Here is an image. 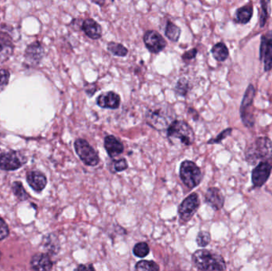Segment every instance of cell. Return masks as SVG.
<instances>
[{"instance_id": "cell-1", "label": "cell", "mask_w": 272, "mask_h": 271, "mask_svg": "<svg viewBox=\"0 0 272 271\" xmlns=\"http://www.w3.org/2000/svg\"><path fill=\"white\" fill-rule=\"evenodd\" d=\"M194 266L200 270H224L226 263L223 257L208 250H198L192 255Z\"/></svg>"}, {"instance_id": "cell-2", "label": "cell", "mask_w": 272, "mask_h": 271, "mask_svg": "<svg viewBox=\"0 0 272 271\" xmlns=\"http://www.w3.org/2000/svg\"><path fill=\"white\" fill-rule=\"evenodd\" d=\"M246 161L251 165L272 160V142L267 137H259L247 148Z\"/></svg>"}, {"instance_id": "cell-3", "label": "cell", "mask_w": 272, "mask_h": 271, "mask_svg": "<svg viewBox=\"0 0 272 271\" xmlns=\"http://www.w3.org/2000/svg\"><path fill=\"white\" fill-rule=\"evenodd\" d=\"M167 137L170 140L177 141L185 146L192 145L194 141V132L192 127L183 120H174L167 128Z\"/></svg>"}, {"instance_id": "cell-4", "label": "cell", "mask_w": 272, "mask_h": 271, "mask_svg": "<svg viewBox=\"0 0 272 271\" xmlns=\"http://www.w3.org/2000/svg\"><path fill=\"white\" fill-rule=\"evenodd\" d=\"M180 177L189 189H194L199 186L202 180L201 171L192 161L186 160L180 166Z\"/></svg>"}, {"instance_id": "cell-5", "label": "cell", "mask_w": 272, "mask_h": 271, "mask_svg": "<svg viewBox=\"0 0 272 271\" xmlns=\"http://www.w3.org/2000/svg\"><path fill=\"white\" fill-rule=\"evenodd\" d=\"M255 95V87L252 84H249L244 93L241 106V117L244 124L248 127H252L255 124V119L252 111Z\"/></svg>"}, {"instance_id": "cell-6", "label": "cell", "mask_w": 272, "mask_h": 271, "mask_svg": "<svg viewBox=\"0 0 272 271\" xmlns=\"http://www.w3.org/2000/svg\"><path fill=\"white\" fill-rule=\"evenodd\" d=\"M75 151L80 160L89 166H96L100 162L99 156L89 143L84 140L78 139L74 143Z\"/></svg>"}, {"instance_id": "cell-7", "label": "cell", "mask_w": 272, "mask_h": 271, "mask_svg": "<svg viewBox=\"0 0 272 271\" xmlns=\"http://www.w3.org/2000/svg\"><path fill=\"white\" fill-rule=\"evenodd\" d=\"M200 206L199 197L194 193L185 199L178 208L180 223H185L192 219Z\"/></svg>"}, {"instance_id": "cell-8", "label": "cell", "mask_w": 272, "mask_h": 271, "mask_svg": "<svg viewBox=\"0 0 272 271\" xmlns=\"http://www.w3.org/2000/svg\"><path fill=\"white\" fill-rule=\"evenodd\" d=\"M44 57V48L38 41L27 46L24 54V65L26 68H34L39 65Z\"/></svg>"}, {"instance_id": "cell-9", "label": "cell", "mask_w": 272, "mask_h": 271, "mask_svg": "<svg viewBox=\"0 0 272 271\" xmlns=\"http://www.w3.org/2000/svg\"><path fill=\"white\" fill-rule=\"evenodd\" d=\"M168 115L167 108H159L150 110L147 113V119L148 123L157 130H163L170 126L172 122H170Z\"/></svg>"}, {"instance_id": "cell-10", "label": "cell", "mask_w": 272, "mask_h": 271, "mask_svg": "<svg viewBox=\"0 0 272 271\" xmlns=\"http://www.w3.org/2000/svg\"><path fill=\"white\" fill-rule=\"evenodd\" d=\"M25 157L17 151L0 154V169L4 170H16L24 165Z\"/></svg>"}, {"instance_id": "cell-11", "label": "cell", "mask_w": 272, "mask_h": 271, "mask_svg": "<svg viewBox=\"0 0 272 271\" xmlns=\"http://www.w3.org/2000/svg\"><path fill=\"white\" fill-rule=\"evenodd\" d=\"M144 42L146 47L152 54H159L166 47V41L159 32L148 30L144 34Z\"/></svg>"}, {"instance_id": "cell-12", "label": "cell", "mask_w": 272, "mask_h": 271, "mask_svg": "<svg viewBox=\"0 0 272 271\" xmlns=\"http://www.w3.org/2000/svg\"><path fill=\"white\" fill-rule=\"evenodd\" d=\"M259 52V58L263 62L264 71H270L272 69V31L262 36Z\"/></svg>"}, {"instance_id": "cell-13", "label": "cell", "mask_w": 272, "mask_h": 271, "mask_svg": "<svg viewBox=\"0 0 272 271\" xmlns=\"http://www.w3.org/2000/svg\"><path fill=\"white\" fill-rule=\"evenodd\" d=\"M272 170V165L267 161L259 162L252 170V182L254 187H262L268 180Z\"/></svg>"}, {"instance_id": "cell-14", "label": "cell", "mask_w": 272, "mask_h": 271, "mask_svg": "<svg viewBox=\"0 0 272 271\" xmlns=\"http://www.w3.org/2000/svg\"><path fill=\"white\" fill-rule=\"evenodd\" d=\"M13 41L12 37L5 32H0V65L8 62L13 55Z\"/></svg>"}, {"instance_id": "cell-15", "label": "cell", "mask_w": 272, "mask_h": 271, "mask_svg": "<svg viewBox=\"0 0 272 271\" xmlns=\"http://www.w3.org/2000/svg\"><path fill=\"white\" fill-rule=\"evenodd\" d=\"M205 200L215 211H218L224 207V197L218 188H209L205 193Z\"/></svg>"}, {"instance_id": "cell-16", "label": "cell", "mask_w": 272, "mask_h": 271, "mask_svg": "<svg viewBox=\"0 0 272 271\" xmlns=\"http://www.w3.org/2000/svg\"><path fill=\"white\" fill-rule=\"evenodd\" d=\"M97 104L102 108L117 109L120 105V97L114 92H107L98 97Z\"/></svg>"}, {"instance_id": "cell-17", "label": "cell", "mask_w": 272, "mask_h": 271, "mask_svg": "<svg viewBox=\"0 0 272 271\" xmlns=\"http://www.w3.org/2000/svg\"><path fill=\"white\" fill-rule=\"evenodd\" d=\"M82 30L93 40L100 39L102 36V27L94 19H88L83 21Z\"/></svg>"}, {"instance_id": "cell-18", "label": "cell", "mask_w": 272, "mask_h": 271, "mask_svg": "<svg viewBox=\"0 0 272 271\" xmlns=\"http://www.w3.org/2000/svg\"><path fill=\"white\" fill-rule=\"evenodd\" d=\"M26 180L32 189L37 192L42 191L47 184V177L39 171L29 172L26 176Z\"/></svg>"}, {"instance_id": "cell-19", "label": "cell", "mask_w": 272, "mask_h": 271, "mask_svg": "<svg viewBox=\"0 0 272 271\" xmlns=\"http://www.w3.org/2000/svg\"><path fill=\"white\" fill-rule=\"evenodd\" d=\"M105 147L108 155L112 158L119 156L124 151L121 142L113 136H108L105 138Z\"/></svg>"}, {"instance_id": "cell-20", "label": "cell", "mask_w": 272, "mask_h": 271, "mask_svg": "<svg viewBox=\"0 0 272 271\" xmlns=\"http://www.w3.org/2000/svg\"><path fill=\"white\" fill-rule=\"evenodd\" d=\"M32 268L35 270H50L52 269L53 262L48 254L39 253L34 254L30 261Z\"/></svg>"}, {"instance_id": "cell-21", "label": "cell", "mask_w": 272, "mask_h": 271, "mask_svg": "<svg viewBox=\"0 0 272 271\" xmlns=\"http://www.w3.org/2000/svg\"><path fill=\"white\" fill-rule=\"evenodd\" d=\"M253 8L252 6H244L239 8L236 12L235 21L241 24H246L252 19Z\"/></svg>"}, {"instance_id": "cell-22", "label": "cell", "mask_w": 272, "mask_h": 271, "mask_svg": "<svg viewBox=\"0 0 272 271\" xmlns=\"http://www.w3.org/2000/svg\"><path fill=\"white\" fill-rule=\"evenodd\" d=\"M211 53L213 54V58L220 62H224L230 55L227 47L223 42L216 43L211 50Z\"/></svg>"}, {"instance_id": "cell-23", "label": "cell", "mask_w": 272, "mask_h": 271, "mask_svg": "<svg viewBox=\"0 0 272 271\" xmlns=\"http://www.w3.org/2000/svg\"><path fill=\"white\" fill-rule=\"evenodd\" d=\"M165 35L170 41L177 42L181 35V29L170 21H168L165 28Z\"/></svg>"}, {"instance_id": "cell-24", "label": "cell", "mask_w": 272, "mask_h": 271, "mask_svg": "<svg viewBox=\"0 0 272 271\" xmlns=\"http://www.w3.org/2000/svg\"><path fill=\"white\" fill-rule=\"evenodd\" d=\"M107 48H108V51L115 56L123 58L128 54V50L120 43L111 41V42H108Z\"/></svg>"}, {"instance_id": "cell-25", "label": "cell", "mask_w": 272, "mask_h": 271, "mask_svg": "<svg viewBox=\"0 0 272 271\" xmlns=\"http://www.w3.org/2000/svg\"><path fill=\"white\" fill-rule=\"evenodd\" d=\"M134 269L136 270H159V265L154 261H148V260H141L140 262H137Z\"/></svg>"}, {"instance_id": "cell-26", "label": "cell", "mask_w": 272, "mask_h": 271, "mask_svg": "<svg viewBox=\"0 0 272 271\" xmlns=\"http://www.w3.org/2000/svg\"><path fill=\"white\" fill-rule=\"evenodd\" d=\"M189 89H190V84L187 79L180 78L176 84L175 87H174V91H175L177 95L180 96V97H185L187 95Z\"/></svg>"}, {"instance_id": "cell-27", "label": "cell", "mask_w": 272, "mask_h": 271, "mask_svg": "<svg viewBox=\"0 0 272 271\" xmlns=\"http://www.w3.org/2000/svg\"><path fill=\"white\" fill-rule=\"evenodd\" d=\"M269 5H270V0H261V12L260 16H259V25L261 27L264 26L268 19Z\"/></svg>"}, {"instance_id": "cell-28", "label": "cell", "mask_w": 272, "mask_h": 271, "mask_svg": "<svg viewBox=\"0 0 272 271\" xmlns=\"http://www.w3.org/2000/svg\"><path fill=\"white\" fill-rule=\"evenodd\" d=\"M133 253L136 257L139 258H145L150 253V247L148 243L141 242L137 243L133 249Z\"/></svg>"}, {"instance_id": "cell-29", "label": "cell", "mask_w": 272, "mask_h": 271, "mask_svg": "<svg viewBox=\"0 0 272 271\" xmlns=\"http://www.w3.org/2000/svg\"><path fill=\"white\" fill-rule=\"evenodd\" d=\"M12 190H13L15 197H17L19 201H26V199H28V193H26L21 182H15L12 186Z\"/></svg>"}, {"instance_id": "cell-30", "label": "cell", "mask_w": 272, "mask_h": 271, "mask_svg": "<svg viewBox=\"0 0 272 271\" xmlns=\"http://www.w3.org/2000/svg\"><path fill=\"white\" fill-rule=\"evenodd\" d=\"M210 241L211 236L209 232L202 231L198 233V237H197V243L199 247H206V246L209 245Z\"/></svg>"}, {"instance_id": "cell-31", "label": "cell", "mask_w": 272, "mask_h": 271, "mask_svg": "<svg viewBox=\"0 0 272 271\" xmlns=\"http://www.w3.org/2000/svg\"><path fill=\"white\" fill-rule=\"evenodd\" d=\"M10 72L7 69H0V93L8 86L10 80Z\"/></svg>"}, {"instance_id": "cell-32", "label": "cell", "mask_w": 272, "mask_h": 271, "mask_svg": "<svg viewBox=\"0 0 272 271\" xmlns=\"http://www.w3.org/2000/svg\"><path fill=\"white\" fill-rule=\"evenodd\" d=\"M232 131H233V129L232 128L225 129L221 133H220L218 136H216L215 139L209 140L208 142V144H218V143H221L223 140H225L226 138L229 137L232 134Z\"/></svg>"}, {"instance_id": "cell-33", "label": "cell", "mask_w": 272, "mask_h": 271, "mask_svg": "<svg viewBox=\"0 0 272 271\" xmlns=\"http://www.w3.org/2000/svg\"><path fill=\"white\" fill-rule=\"evenodd\" d=\"M128 168L127 162L125 158H120V159L115 161L114 163V169L116 172H122Z\"/></svg>"}, {"instance_id": "cell-34", "label": "cell", "mask_w": 272, "mask_h": 271, "mask_svg": "<svg viewBox=\"0 0 272 271\" xmlns=\"http://www.w3.org/2000/svg\"><path fill=\"white\" fill-rule=\"evenodd\" d=\"M9 235V229L2 218H0V240H4Z\"/></svg>"}, {"instance_id": "cell-35", "label": "cell", "mask_w": 272, "mask_h": 271, "mask_svg": "<svg viewBox=\"0 0 272 271\" xmlns=\"http://www.w3.org/2000/svg\"><path fill=\"white\" fill-rule=\"evenodd\" d=\"M198 54V50L196 48L191 49L190 51L185 52L182 56L183 61H190V60L194 59L196 58Z\"/></svg>"}, {"instance_id": "cell-36", "label": "cell", "mask_w": 272, "mask_h": 271, "mask_svg": "<svg viewBox=\"0 0 272 271\" xmlns=\"http://www.w3.org/2000/svg\"><path fill=\"white\" fill-rule=\"evenodd\" d=\"M97 90V86L95 83H93V84H87L85 87V93L88 94V96L92 97L95 94Z\"/></svg>"}, {"instance_id": "cell-37", "label": "cell", "mask_w": 272, "mask_h": 271, "mask_svg": "<svg viewBox=\"0 0 272 271\" xmlns=\"http://www.w3.org/2000/svg\"><path fill=\"white\" fill-rule=\"evenodd\" d=\"M75 269L76 270L92 271L95 270V268L94 267V265H92V264H88V265H83V264H81V265H78V267L76 268Z\"/></svg>"}, {"instance_id": "cell-38", "label": "cell", "mask_w": 272, "mask_h": 271, "mask_svg": "<svg viewBox=\"0 0 272 271\" xmlns=\"http://www.w3.org/2000/svg\"><path fill=\"white\" fill-rule=\"evenodd\" d=\"M92 3L97 4L98 6L103 7L105 5V0H90Z\"/></svg>"}, {"instance_id": "cell-39", "label": "cell", "mask_w": 272, "mask_h": 271, "mask_svg": "<svg viewBox=\"0 0 272 271\" xmlns=\"http://www.w3.org/2000/svg\"><path fill=\"white\" fill-rule=\"evenodd\" d=\"M0 258H1V251H0Z\"/></svg>"}]
</instances>
